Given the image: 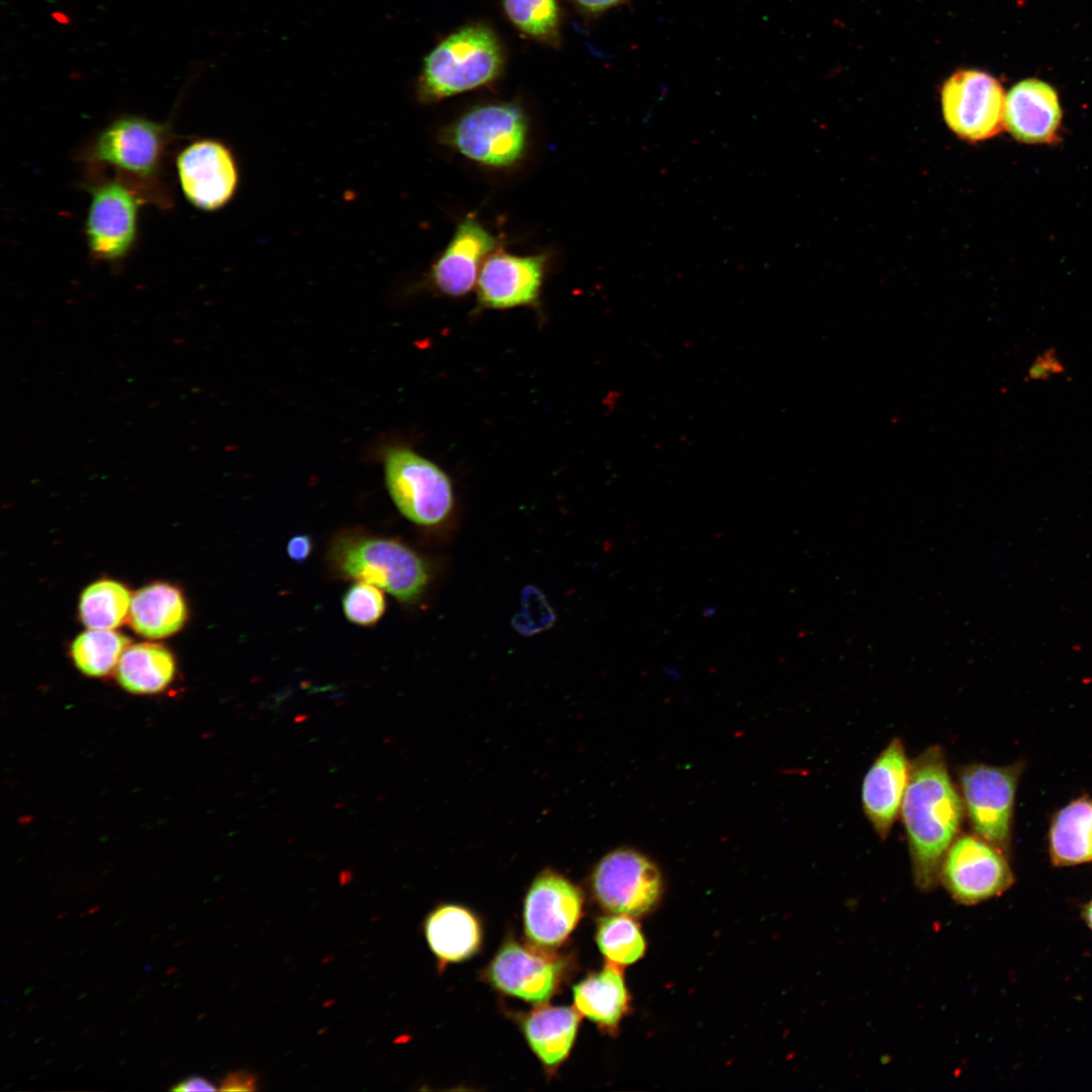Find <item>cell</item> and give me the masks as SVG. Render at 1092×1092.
Returning a JSON list of instances; mask_svg holds the SVG:
<instances>
[{"instance_id":"2","label":"cell","mask_w":1092,"mask_h":1092,"mask_svg":"<svg viewBox=\"0 0 1092 1092\" xmlns=\"http://www.w3.org/2000/svg\"><path fill=\"white\" fill-rule=\"evenodd\" d=\"M328 561L332 572L346 580L365 581L401 603H413L429 582L426 561L405 544L356 531L337 535Z\"/></svg>"},{"instance_id":"10","label":"cell","mask_w":1092,"mask_h":1092,"mask_svg":"<svg viewBox=\"0 0 1092 1092\" xmlns=\"http://www.w3.org/2000/svg\"><path fill=\"white\" fill-rule=\"evenodd\" d=\"M940 96L947 127L964 141H986L1004 126V91L988 73L960 70L943 83Z\"/></svg>"},{"instance_id":"16","label":"cell","mask_w":1092,"mask_h":1092,"mask_svg":"<svg viewBox=\"0 0 1092 1092\" xmlns=\"http://www.w3.org/2000/svg\"><path fill=\"white\" fill-rule=\"evenodd\" d=\"M496 245V239L477 219L467 216L457 225L451 241L433 264L432 282L450 296L468 293Z\"/></svg>"},{"instance_id":"27","label":"cell","mask_w":1092,"mask_h":1092,"mask_svg":"<svg viewBox=\"0 0 1092 1092\" xmlns=\"http://www.w3.org/2000/svg\"><path fill=\"white\" fill-rule=\"evenodd\" d=\"M596 938L607 961L618 966L637 962L646 948L640 927L631 916L625 914L601 918Z\"/></svg>"},{"instance_id":"18","label":"cell","mask_w":1092,"mask_h":1092,"mask_svg":"<svg viewBox=\"0 0 1092 1092\" xmlns=\"http://www.w3.org/2000/svg\"><path fill=\"white\" fill-rule=\"evenodd\" d=\"M1061 122L1058 93L1043 81L1022 80L1005 96L1004 126L1018 142L1052 144L1059 140Z\"/></svg>"},{"instance_id":"34","label":"cell","mask_w":1092,"mask_h":1092,"mask_svg":"<svg viewBox=\"0 0 1092 1092\" xmlns=\"http://www.w3.org/2000/svg\"><path fill=\"white\" fill-rule=\"evenodd\" d=\"M172 1090L175 1091H214L216 1087L206 1079L199 1076H191L182 1082H179Z\"/></svg>"},{"instance_id":"12","label":"cell","mask_w":1092,"mask_h":1092,"mask_svg":"<svg viewBox=\"0 0 1092 1092\" xmlns=\"http://www.w3.org/2000/svg\"><path fill=\"white\" fill-rule=\"evenodd\" d=\"M176 167L183 194L198 209H219L236 192L239 174L235 158L217 140L189 144L177 156Z\"/></svg>"},{"instance_id":"37","label":"cell","mask_w":1092,"mask_h":1092,"mask_svg":"<svg viewBox=\"0 0 1092 1092\" xmlns=\"http://www.w3.org/2000/svg\"><path fill=\"white\" fill-rule=\"evenodd\" d=\"M55 18L60 22H63V23L67 22L66 15H64V14L57 13V14H55Z\"/></svg>"},{"instance_id":"22","label":"cell","mask_w":1092,"mask_h":1092,"mask_svg":"<svg viewBox=\"0 0 1092 1092\" xmlns=\"http://www.w3.org/2000/svg\"><path fill=\"white\" fill-rule=\"evenodd\" d=\"M425 934L430 948L443 963L469 958L480 943L476 918L455 905L442 906L432 912L425 923Z\"/></svg>"},{"instance_id":"31","label":"cell","mask_w":1092,"mask_h":1092,"mask_svg":"<svg viewBox=\"0 0 1092 1092\" xmlns=\"http://www.w3.org/2000/svg\"><path fill=\"white\" fill-rule=\"evenodd\" d=\"M1064 372L1065 367L1056 350L1050 348L1034 358L1027 371V380H1046Z\"/></svg>"},{"instance_id":"21","label":"cell","mask_w":1092,"mask_h":1092,"mask_svg":"<svg viewBox=\"0 0 1092 1092\" xmlns=\"http://www.w3.org/2000/svg\"><path fill=\"white\" fill-rule=\"evenodd\" d=\"M573 998L579 1013L606 1028H615L629 1005L623 974L618 965L610 962L576 984Z\"/></svg>"},{"instance_id":"30","label":"cell","mask_w":1092,"mask_h":1092,"mask_svg":"<svg viewBox=\"0 0 1092 1092\" xmlns=\"http://www.w3.org/2000/svg\"><path fill=\"white\" fill-rule=\"evenodd\" d=\"M555 614L546 598L535 586H527L522 594V612L513 624L524 635H531L552 626Z\"/></svg>"},{"instance_id":"3","label":"cell","mask_w":1092,"mask_h":1092,"mask_svg":"<svg viewBox=\"0 0 1092 1092\" xmlns=\"http://www.w3.org/2000/svg\"><path fill=\"white\" fill-rule=\"evenodd\" d=\"M171 138L168 122L122 115L96 134L86 159L93 170L112 169L115 177L135 186L148 199L163 202L165 195L157 189Z\"/></svg>"},{"instance_id":"32","label":"cell","mask_w":1092,"mask_h":1092,"mask_svg":"<svg viewBox=\"0 0 1092 1092\" xmlns=\"http://www.w3.org/2000/svg\"><path fill=\"white\" fill-rule=\"evenodd\" d=\"M257 1076L245 1071H236L226 1075L221 1081V1091H255L257 1090Z\"/></svg>"},{"instance_id":"29","label":"cell","mask_w":1092,"mask_h":1092,"mask_svg":"<svg viewBox=\"0 0 1092 1092\" xmlns=\"http://www.w3.org/2000/svg\"><path fill=\"white\" fill-rule=\"evenodd\" d=\"M342 609L350 623L372 627L384 615L386 601L380 587L369 582L356 581L343 596Z\"/></svg>"},{"instance_id":"4","label":"cell","mask_w":1092,"mask_h":1092,"mask_svg":"<svg viewBox=\"0 0 1092 1092\" xmlns=\"http://www.w3.org/2000/svg\"><path fill=\"white\" fill-rule=\"evenodd\" d=\"M502 66V49L492 31L482 25L465 26L425 58L418 97L436 102L484 86L498 76Z\"/></svg>"},{"instance_id":"15","label":"cell","mask_w":1092,"mask_h":1092,"mask_svg":"<svg viewBox=\"0 0 1092 1092\" xmlns=\"http://www.w3.org/2000/svg\"><path fill=\"white\" fill-rule=\"evenodd\" d=\"M561 972L558 960L509 940L491 962L487 977L502 992L539 1004L551 997Z\"/></svg>"},{"instance_id":"11","label":"cell","mask_w":1092,"mask_h":1092,"mask_svg":"<svg viewBox=\"0 0 1092 1092\" xmlns=\"http://www.w3.org/2000/svg\"><path fill=\"white\" fill-rule=\"evenodd\" d=\"M594 894L606 910L629 916L650 911L660 898L662 878L645 855L630 848L606 854L592 876Z\"/></svg>"},{"instance_id":"35","label":"cell","mask_w":1092,"mask_h":1092,"mask_svg":"<svg viewBox=\"0 0 1092 1092\" xmlns=\"http://www.w3.org/2000/svg\"><path fill=\"white\" fill-rule=\"evenodd\" d=\"M582 9L590 13H601L618 6L626 0H574Z\"/></svg>"},{"instance_id":"26","label":"cell","mask_w":1092,"mask_h":1092,"mask_svg":"<svg viewBox=\"0 0 1092 1092\" xmlns=\"http://www.w3.org/2000/svg\"><path fill=\"white\" fill-rule=\"evenodd\" d=\"M128 638L108 629H89L71 646L76 666L89 676H103L116 667Z\"/></svg>"},{"instance_id":"14","label":"cell","mask_w":1092,"mask_h":1092,"mask_svg":"<svg viewBox=\"0 0 1092 1092\" xmlns=\"http://www.w3.org/2000/svg\"><path fill=\"white\" fill-rule=\"evenodd\" d=\"M547 257L493 252L484 261L477 279L478 301L484 307L512 308L537 301Z\"/></svg>"},{"instance_id":"8","label":"cell","mask_w":1092,"mask_h":1092,"mask_svg":"<svg viewBox=\"0 0 1092 1092\" xmlns=\"http://www.w3.org/2000/svg\"><path fill=\"white\" fill-rule=\"evenodd\" d=\"M90 193L85 233L91 256L110 264L127 257L138 238L139 208L149 200L132 184L117 178H96Z\"/></svg>"},{"instance_id":"1","label":"cell","mask_w":1092,"mask_h":1092,"mask_svg":"<svg viewBox=\"0 0 1092 1092\" xmlns=\"http://www.w3.org/2000/svg\"><path fill=\"white\" fill-rule=\"evenodd\" d=\"M901 815L914 884L930 892L939 883L941 863L965 815L962 795L951 782L939 745L927 747L910 761Z\"/></svg>"},{"instance_id":"33","label":"cell","mask_w":1092,"mask_h":1092,"mask_svg":"<svg viewBox=\"0 0 1092 1092\" xmlns=\"http://www.w3.org/2000/svg\"><path fill=\"white\" fill-rule=\"evenodd\" d=\"M313 543L306 534H298L290 538L286 546V552L290 559L296 562L305 561L311 554Z\"/></svg>"},{"instance_id":"36","label":"cell","mask_w":1092,"mask_h":1092,"mask_svg":"<svg viewBox=\"0 0 1092 1092\" xmlns=\"http://www.w3.org/2000/svg\"><path fill=\"white\" fill-rule=\"evenodd\" d=\"M1083 918L1088 927L1092 930V900L1085 905L1083 910Z\"/></svg>"},{"instance_id":"5","label":"cell","mask_w":1092,"mask_h":1092,"mask_svg":"<svg viewBox=\"0 0 1092 1092\" xmlns=\"http://www.w3.org/2000/svg\"><path fill=\"white\" fill-rule=\"evenodd\" d=\"M528 119L513 103L474 106L442 130L443 144L467 159L491 168L514 166L525 156Z\"/></svg>"},{"instance_id":"19","label":"cell","mask_w":1092,"mask_h":1092,"mask_svg":"<svg viewBox=\"0 0 1092 1092\" xmlns=\"http://www.w3.org/2000/svg\"><path fill=\"white\" fill-rule=\"evenodd\" d=\"M1049 852L1055 867L1092 861V799L1080 797L1054 814Z\"/></svg>"},{"instance_id":"7","label":"cell","mask_w":1092,"mask_h":1092,"mask_svg":"<svg viewBox=\"0 0 1092 1092\" xmlns=\"http://www.w3.org/2000/svg\"><path fill=\"white\" fill-rule=\"evenodd\" d=\"M1023 763H970L959 770L965 812L976 835L1009 855L1015 795Z\"/></svg>"},{"instance_id":"6","label":"cell","mask_w":1092,"mask_h":1092,"mask_svg":"<svg viewBox=\"0 0 1092 1092\" xmlns=\"http://www.w3.org/2000/svg\"><path fill=\"white\" fill-rule=\"evenodd\" d=\"M384 478L399 513L419 526H435L452 512L449 476L435 463L404 447L384 453Z\"/></svg>"},{"instance_id":"9","label":"cell","mask_w":1092,"mask_h":1092,"mask_svg":"<svg viewBox=\"0 0 1092 1092\" xmlns=\"http://www.w3.org/2000/svg\"><path fill=\"white\" fill-rule=\"evenodd\" d=\"M1014 881L1009 855L976 834L957 836L939 872V883L965 906L1001 896Z\"/></svg>"},{"instance_id":"13","label":"cell","mask_w":1092,"mask_h":1092,"mask_svg":"<svg viewBox=\"0 0 1092 1092\" xmlns=\"http://www.w3.org/2000/svg\"><path fill=\"white\" fill-rule=\"evenodd\" d=\"M581 907L578 888L557 873L543 872L532 883L525 900L528 938L541 947L561 944L577 924Z\"/></svg>"},{"instance_id":"17","label":"cell","mask_w":1092,"mask_h":1092,"mask_svg":"<svg viewBox=\"0 0 1092 1092\" xmlns=\"http://www.w3.org/2000/svg\"><path fill=\"white\" fill-rule=\"evenodd\" d=\"M910 761L902 740L893 738L866 774L861 786L864 814L881 839H886L901 810Z\"/></svg>"},{"instance_id":"20","label":"cell","mask_w":1092,"mask_h":1092,"mask_svg":"<svg viewBox=\"0 0 1092 1092\" xmlns=\"http://www.w3.org/2000/svg\"><path fill=\"white\" fill-rule=\"evenodd\" d=\"M186 605L175 586L157 582L138 590L131 598L129 622L139 634L163 638L177 632L186 619Z\"/></svg>"},{"instance_id":"23","label":"cell","mask_w":1092,"mask_h":1092,"mask_svg":"<svg viewBox=\"0 0 1092 1092\" xmlns=\"http://www.w3.org/2000/svg\"><path fill=\"white\" fill-rule=\"evenodd\" d=\"M579 1014L571 1007L545 1006L530 1013L524 1030L537 1057L548 1067L561 1063L575 1039Z\"/></svg>"},{"instance_id":"25","label":"cell","mask_w":1092,"mask_h":1092,"mask_svg":"<svg viewBox=\"0 0 1092 1092\" xmlns=\"http://www.w3.org/2000/svg\"><path fill=\"white\" fill-rule=\"evenodd\" d=\"M131 598L123 584L110 579L98 580L81 595V620L89 629L113 630L129 615Z\"/></svg>"},{"instance_id":"28","label":"cell","mask_w":1092,"mask_h":1092,"mask_svg":"<svg viewBox=\"0 0 1092 1092\" xmlns=\"http://www.w3.org/2000/svg\"><path fill=\"white\" fill-rule=\"evenodd\" d=\"M511 22L527 35L553 44L558 40L559 9L556 0H503Z\"/></svg>"},{"instance_id":"24","label":"cell","mask_w":1092,"mask_h":1092,"mask_svg":"<svg viewBox=\"0 0 1092 1092\" xmlns=\"http://www.w3.org/2000/svg\"><path fill=\"white\" fill-rule=\"evenodd\" d=\"M176 671L173 655L156 643L127 646L117 665L120 686L135 695L157 694L173 680Z\"/></svg>"}]
</instances>
